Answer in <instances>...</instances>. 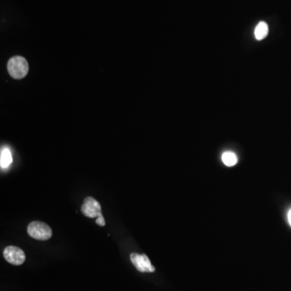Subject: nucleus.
<instances>
[{"mask_svg":"<svg viewBox=\"0 0 291 291\" xmlns=\"http://www.w3.org/2000/svg\"><path fill=\"white\" fill-rule=\"evenodd\" d=\"M4 256L7 261L13 265H21L26 261V254L23 250L16 246H8L4 250Z\"/></svg>","mask_w":291,"mask_h":291,"instance_id":"20e7f679","label":"nucleus"},{"mask_svg":"<svg viewBox=\"0 0 291 291\" xmlns=\"http://www.w3.org/2000/svg\"><path fill=\"white\" fill-rule=\"evenodd\" d=\"M13 157L9 148H3L0 154V165L1 168H6L12 164Z\"/></svg>","mask_w":291,"mask_h":291,"instance_id":"0eeeda50","label":"nucleus"},{"mask_svg":"<svg viewBox=\"0 0 291 291\" xmlns=\"http://www.w3.org/2000/svg\"><path fill=\"white\" fill-rule=\"evenodd\" d=\"M268 34V26L264 21H260L255 29V39L261 41L267 37Z\"/></svg>","mask_w":291,"mask_h":291,"instance_id":"423d86ee","label":"nucleus"},{"mask_svg":"<svg viewBox=\"0 0 291 291\" xmlns=\"http://www.w3.org/2000/svg\"><path fill=\"white\" fill-rule=\"evenodd\" d=\"M288 220H289V224L291 226V209L289 210V213H288Z\"/></svg>","mask_w":291,"mask_h":291,"instance_id":"9d476101","label":"nucleus"},{"mask_svg":"<svg viewBox=\"0 0 291 291\" xmlns=\"http://www.w3.org/2000/svg\"><path fill=\"white\" fill-rule=\"evenodd\" d=\"M222 162L227 167H233L237 164L238 158L232 151H226L222 156Z\"/></svg>","mask_w":291,"mask_h":291,"instance_id":"6e6552de","label":"nucleus"},{"mask_svg":"<svg viewBox=\"0 0 291 291\" xmlns=\"http://www.w3.org/2000/svg\"><path fill=\"white\" fill-rule=\"evenodd\" d=\"M8 70L12 77L21 80L26 77L29 72V63L23 57H13L9 60Z\"/></svg>","mask_w":291,"mask_h":291,"instance_id":"f257e3e1","label":"nucleus"},{"mask_svg":"<svg viewBox=\"0 0 291 291\" xmlns=\"http://www.w3.org/2000/svg\"><path fill=\"white\" fill-rule=\"evenodd\" d=\"M81 211L88 218H95L103 216L101 205L94 197H87L81 205Z\"/></svg>","mask_w":291,"mask_h":291,"instance_id":"7ed1b4c3","label":"nucleus"},{"mask_svg":"<svg viewBox=\"0 0 291 291\" xmlns=\"http://www.w3.org/2000/svg\"><path fill=\"white\" fill-rule=\"evenodd\" d=\"M96 223L98 224L99 226H105V220L104 218V216H101V217H98L96 220Z\"/></svg>","mask_w":291,"mask_h":291,"instance_id":"1a4fd4ad","label":"nucleus"},{"mask_svg":"<svg viewBox=\"0 0 291 291\" xmlns=\"http://www.w3.org/2000/svg\"><path fill=\"white\" fill-rule=\"evenodd\" d=\"M28 234L38 240H48L52 237V229L45 222L34 221L28 226Z\"/></svg>","mask_w":291,"mask_h":291,"instance_id":"f03ea898","label":"nucleus"},{"mask_svg":"<svg viewBox=\"0 0 291 291\" xmlns=\"http://www.w3.org/2000/svg\"><path fill=\"white\" fill-rule=\"evenodd\" d=\"M130 260L133 264L135 266V268L139 272H155V268L151 261L149 260L148 256L146 254L133 253L130 254Z\"/></svg>","mask_w":291,"mask_h":291,"instance_id":"39448f33","label":"nucleus"}]
</instances>
